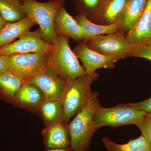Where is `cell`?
Returning <instances> with one entry per match:
<instances>
[{
	"mask_svg": "<svg viewBox=\"0 0 151 151\" xmlns=\"http://www.w3.org/2000/svg\"><path fill=\"white\" fill-rule=\"evenodd\" d=\"M52 48V45L47 43L41 37L39 29L34 32L28 30L17 40L0 47V56L49 51Z\"/></svg>",
	"mask_w": 151,
	"mask_h": 151,
	"instance_id": "obj_8",
	"label": "cell"
},
{
	"mask_svg": "<svg viewBox=\"0 0 151 151\" xmlns=\"http://www.w3.org/2000/svg\"><path fill=\"white\" fill-rule=\"evenodd\" d=\"M132 108L141 110L147 113H151V97L147 100H144L139 103H129Z\"/></svg>",
	"mask_w": 151,
	"mask_h": 151,
	"instance_id": "obj_26",
	"label": "cell"
},
{
	"mask_svg": "<svg viewBox=\"0 0 151 151\" xmlns=\"http://www.w3.org/2000/svg\"><path fill=\"white\" fill-rule=\"evenodd\" d=\"M98 95L97 92H92L86 107L74 116L69 124L70 147L73 151H87L90 148L97 130L94 127L93 116L100 105Z\"/></svg>",
	"mask_w": 151,
	"mask_h": 151,
	"instance_id": "obj_2",
	"label": "cell"
},
{
	"mask_svg": "<svg viewBox=\"0 0 151 151\" xmlns=\"http://www.w3.org/2000/svg\"><path fill=\"white\" fill-rule=\"evenodd\" d=\"M47 66L65 81H70L86 74L84 67L80 65L69 45V38L58 35L52 44Z\"/></svg>",
	"mask_w": 151,
	"mask_h": 151,
	"instance_id": "obj_1",
	"label": "cell"
},
{
	"mask_svg": "<svg viewBox=\"0 0 151 151\" xmlns=\"http://www.w3.org/2000/svg\"><path fill=\"white\" fill-rule=\"evenodd\" d=\"M36 24L27 16L18 21L7 22L0 30V47L12 43Z\"/></svg>",
	"mask_w": 151,
	"mask_h": 151,
	"instance_id": "obj_17",
	"label": "cell"
},
{
	"mask_svg": "<svg viewBox=\"0 0 151 151\" xmlns=\"http://www.w3.org/2000/svg\"><path fill=\"white\" fill-rule=\"evenodd\" d=\"M76 56L80 60L86 74L91 75L99 68H112L120 60L116 57L103 55L89 48L86 41H81L73 50Z\"/></svg>",
	"mask_w": 151,
	"mask_h": 151,
	"instance_id": "obj_10",
	"label": "cell"
},
{
	"mask_svg": "<svg viewBox=\"0 0 151 151\" xmlns=\"http://www.w3.org/2000/svg\"><path fill=\"white\" fill-rule=\"evenodd\" d=\"M147 113L132 108L129 104H121L112 108L99 105L93 116L95 129L105 126L113 128L124 125H137L142 121Z\"/></svg>",
	"mask_w": 151,
	"mask_h": 151,
	"instance_id": "obj_5",
	"label": "cell"
},
{
	"mask_svg": "<svg viewBox=\"0 0 151 151\" xmlns=\"http://www.w3.org/2000/svg\"><path fill=\"white\" fill-rule=\"evenodd\" d=\"M6 23L7 22L4 19L3 17L2 16L0 13V30L4 26Z\"/></svg>",
	"mask_w": 151,
	"mask_h": 151,
	"instance_id": "obj_29",
	"label": "cell"
},
{
	"mask_svg": "<svg viewBox=\"0 0 151 151\" xmlns=\"http://www.w3.org/2000/svg\"><path fill=\"white\" fill-rule=\"evenodd\" d=\"M74 19L87 35L92 38L95 36L105 35L118 32L117 24L100 25L92 22L86 16L78 14Z\"/></svg>",
	"mask_w": 151,
	"mask_h": 151,
	"instance_id": "obj_21",
	"label": "cell"
},
{
	"mask_svg": "<svg viewBox=\"0 0 151 151\" xmlns=\"http://www.w3.org/2000/svg\"><path fill=\"white\" fill-rule=\"evenodd\" d=\"M99 76V74L95 72L91 75L86 74L66 81L65 92L61 101L64 121L68 122L86 107L92 93L91 85Z\"/></svg>",
	"mask_w": 151,
	"mask_h": 151,
	"instance_id": "obj_3",
	"label": "cell"
},
{
	"mask_svg": "<svg viewBox=\"0 0 151 151\" xmlns=\"http://www.w3.org/2000/svg\"><path fill=\"white\" fill-rule=\"evenodd\" d=\"M86 42L89 48L103 55L116 57L120 59L131 57L132 45L120 32L95 36Z\"/></svg>",
	"mask_w": 151,
	"mask_h": 151,
	"instance_id": "obj_7",
	"label": "cell"
},
{
	"mask_svg": "<svg viewBox=\"0 0 151 151\" xmlns=\"http://www.w3.org/2000/svg\"><path fill=\"white\" fill-rule=\"evenodd\" d=\"M65 0H49L42 3L35 0H23L27 16L39 24L42 39L52 45L57 35L54 30V21L58 12L64 5Z\"/></svg>",
	"mask_w": 151,
	"mask_h": 151,
	"instance_id": "obj_4",
	"label": "cell"
},
{
	"mask_svg": "<svg viewBox=\"0 0 151 151\" xmlns=\"http://www.w3.org/2000/svg\"><path fill=\"white\" fill-rule=\"evenodd\" d=\"M51 50L1 57L11 71L24 81H28L46 67L47 58Z\"/></svg>",
	"mask_w": 151,
	"mask_h": 151,
	"instance_id": "obj_6",
	"label": "cell"
},
{
	"mask_svg": "<svg viewBox=\"0 0 151 151\" xmlns=\"http://www.w3.org/2000/svg\"><path fill=\"white\" fill-rule=\"evenodd\" d=\"M9 70V69L6 63L5 62L2 58L0 56V73L5 72Z\"/></svg>",
	"mask_w": 151,
	"mask_h": 151,
	"instance_id": "obj_27",
	"label": "cell"
},
{
	"mask_svg": "<svg viewBox=\"0 0 151 151\" xmlns=\"http://www.w3.org/2000/svg\"><path fill=\"white\" fill-rule=\"evenodd\" d=\"M28 81L35 84L41 90L44 101L57 100L61 102L66 81L47 66Z\"/></svg>",
	"mask_w": 151,
	"mask_h": 151,
	"instance_id": "obj_9",
	"label": "cell"
},
{
	"mask_svg": "<svg viewBox=\"0 0 151 151\" xmlns=\"http://www.w3.org/2000/svg\"><path fill=\"white\" fill-rule=\"evenodd\" d=\"M0 13L7 22H14L27 17L23 0H0Z\"/></svg>",
	"mask_w": 151,
	"mask_h": 151,
	"instance_id": "obj_20",
	"label": "cell"
},
{
	"mask_svg": "<svg viewBox=\"0 0 151 151\" xmlns=\"http://www.w3.org/2000/svg\"><path fill=\"white\" fill-rule=\"evenodd\" d=\"M103 142L107 151H151V147L142 135L124 144L114 142L108 137L103 139Z\"/></svg>",
	"mask_w": 151,
	"mask_h": 151,
	"instance_id": "obj_22",
	"label": "cell"
},
{
	"mask_svg": "<svg viewBox=\"0 0 151 151\" xmlns=\"http://www.w3.org/2000/svg\"><path fill=\"white\" fill-rule=\"evenodd\" d=\"M68 122H57L45 127L42 134L45 148L63 149L70 147V139Z\"/></svg>",
	"mask_w": 151,
	"mask_h": 151,
	"instance_id": "obj_12",
	"label": "cell"
},
{
	"mask_svg": "<svg viewBox=\"0 0 151 151\" xmlns=\"http://www.w3.org/2000/svg\"><path fill=\"white\" fill-rule=\"evenodd\" d=\"M151 147V113H147L139 124L136 125Z\"/></svg>",
	"mask_w": 151,
	"mask_h": 151,
	"instance_id": "obj_24",
	"label": "cell"
},
{
	"mask_svg": "<svg viewBox=\"0 0 151 151\" xmlns=\"http://www.w3.org/2000/svg\"><path fill=\"white\" fill-rule=\"evenodd\" d=\"M104 0H76L78 14H83L91 21L99 11Z\"/></svg>",
	"mask_w": 151,
	"mask_h": 151,
	"instance_id": "obj_23",
	"label": "cell"
},
{
	"mask_svg": "<svg viewBox=\"0 0 151 151\" xmlns=\"http://www.w3.org/2000/svg\"><path fill=\"white\" fill-rule=\"evenodd\" d=\"M42 151H73L70 147L63 149H47L45 148Z\"/></svg>",
	"mask_w": 151,
	"mask_h": 151,
	"instance_id": "obj_28",
	"label": "cell"
},
{
	"mask_svg": "<svg viewBox=\"0 0 151 151\" xmlns=\"http://www.w3.org/2000/svg\"><path fill=\"white\" fill-rule=\"evenodd\" d=\"M24 81L10 70L0 73V96L14 104L16 94Z\"/></svg>",
	"mask_w": 151,
	"mask_h": 151,
	"instance_id": "obj_18",
	"label": "cell"
},
{
	"mask_svg": "<svg viewBox=\"0 0 151 151\" xmlns=\"http://www.w3.org/2000/svg\"><path fill=\"white\" fill-rule=\"evenodd\" d=\"M45 127L64 120V112L62 103L59 100L44 101L37 113Z\"/></svg>",
	"mask_w": 151,
	"mask_h": 151,
	"instance_id": "obj_19",
	"label": "cell"
},
{
	"mask_svg": "<svg viewBox=\"0 0 151 151\" xmlns=\"http://www.w3.org/2000/svg\"><path fill=\"white\" fill-rule=\"evenodd\" d=\"M132 45L151 43V0H149L142 15L126 37Z\"/></svg>",
	"mask_w": 151,
	"mask_h": 151,
	"instance_id": "obj_15",
	"label": "cell"
},
{
	"mask_svg": "<svg viewBox=\"0 0 151 151\" xmlns=\"http://www.w3.org/2000/svg\"><path fill=\"white\" fill-rule=\"evenodd\" d=\"M129 0H104L96 14L91 20L100 25L117 24L121 18Z\"/></svg>",
	"mask_w": 151,
	"mask_h": 151,
	"instance_id": "obj_14",
	"label": "cell"
},
{
	"mask_svg": "<svg viewBox=\"0 0 151 151\" xmlns=\"http://www.w3.org/2000/svg\"><path fill=\"white\" fill-rule=\"evenodd\" d=\"M131 57L141 58L151 61V43L132 45Z\"/></svg>",
	"mask_w": 151,
	"mask_h": 151,
	"instance_id": "obj_25",
	"label": "cell"
},
{
	"mask_svg": "<svg viewBox=\"0 0 151 151\" xmlns=\"http://www.w3.org/2000/svg\"><path fill=\"white\" fill-rule=\"evenodd\" d=\"M54 30L57 35L70 38L80 42L91 38L83 31L74 18L69 15L64 5L58 12L54 21Z\"/></svg>",
	"mask_w": 151,
	"mask_h": 151,
	"instance_id": "obj_11",
	"label": "cell"
},
{
	"mask_svg": "<svg viewBox=\"0 0 151 151\" xmlns=\"http://www.w3.org/2000/svg\"><path fill=\"white\" fill-rule=\"evenodd\" d=\"M44 100L43 93L39 88L29 81H24L16 94L13 104L33 113H37Z\"/></svg>",
	"mask_w": 151,
	"mask_h": 151,
	"instance_id": "obj_13",
	"label": "cell"
},
{
	"mask_svg": "<svg viewBox=\"0 0 151 151\" xmlns=\"http://www.w3.org/2000/svg\"><path fill=\"white\" fill-rule=\"evenodd\" d=\"M149 0H129L124 13L117 23L118 32L127 34L142 16Z\"/></svg>",
	"mask_w": 151,
	"mask_h": 151,
	"instance_id": "obj_16",
	"label": "cell"
}]
</instances>
